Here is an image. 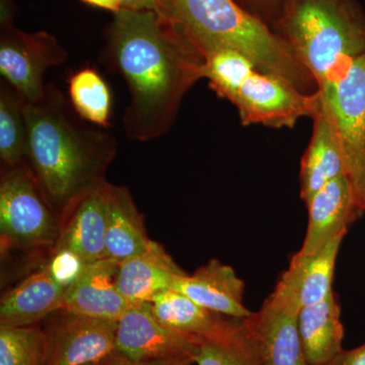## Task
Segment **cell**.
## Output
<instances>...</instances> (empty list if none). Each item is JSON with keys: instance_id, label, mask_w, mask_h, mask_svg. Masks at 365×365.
<instances>
[{"instance_id": "obj_33", "label": "cell", "mask_w": 365, "mask_h": 365, "mask_svg": "<svg viewBox=\"0 0 365 365\" xmlns=\"http://www.w3.org/2000/svg\"><path fill=\"white\" fill-rule=\"evenodd\" d=\"M14 6L13 0H1V28L13 26Z\"/></svg>"}, {"instance_id": "obj_16", "label": "cell", "mask_w": 365, "mask_h": 365, "mask_svg": "<svg viewBox=\"0 0 365 365\" xmlns=\"http://www.w3.org/2000/svg\"><path fill=\"white\" fill-rule=\"evenodd\" d=\"M109 185L106 182L86 194L63 216L55 249L71 250L86 263L107 258L106 228Z\"/></svg>"}, {"instance_id": "obj_7", "label": "cell", "mask_w": 365, "mask_h": 365, "mask_svg": "<svg viewBox=\"0 0 365 365\" xmlns=\"http://www.w3.org/2000/svg\"><path fill=\"white\" fill-rule=\"evenodd\" d=\"M300 309L294 288L282 273L261 309L247 318L261 365H309L299 334Z\"/></svg>"}, {"instance_id": "obj_9", "label": "cell", "mask_w": 365, "mask_h": 365, "mask_svg": "<svg viewBox=\"0 0 365 365\" xmlns=\"http://www.w3.org/2000/svg\"><path fill=\"white\" fill-rule=\"evenodd\" d=\"M46 365L98 364L116 353L117 322L58 309L40 324Z\"/></svg>"}, {"instance_id": "obj_18", "label": "cell", "mask_w": 365, "mask_h": 365, "mask_svg": "<svg viewBox=\"0 0 365 365\" xmlns=\"http://www.w3.org/2000/svg\"><path fill=\"white\" fill-rule=\"evenodd\" d=\"M162 245L153 241L150 250L120 262L117 287L131 304L150 302L158 292L170 289L186 275Z\"/></svg>"}, {"instance_id": "obj_12", "label": "cell", "mask_w": 365, "mask_h": 365, "mask_svg": "<svg viewBox=\"0 0 365 365\" xmlns=\"http://www.w3.org/2000/svg\"><path fill=\"white\" fill-rule=\"evenodd\" d=\"M309 222L299 253L312 256L348 228L365 212L359 189L349 174L327 184L306 204Z\"/></svg>"}, {"instance_id": "obj_35", "label": "cell", "mask_w": 365, "mask_h": 365, "mask_svg": "<svg viewBox=\"0 0 365 365\" xmlns=\"http://www.w3.org/2000/svg\"><path fill=\"white\" fill-rule=\"evenodd\" d=\"M88 365H103V361L98 362V364H88Z\"/></svg>"}, {"instance_id": "obj_31", "label": "cell", "mask_w": 365, "mask_h": 365, "mask_svg": "<svg viewBox=\"0 0 365 365\" xmlns=\"http://www.w3.org/2000/svg\"><path fill=\"white\" fill-rule=\"evenodd\" d=\"M81 1H83V4H88V6L112 11L114 14L123 9L121 0H81Z\"/></svg>"}, {"instance_id": "obj_20", "label": "cell", "mask_w": 365, "mask_h": 365, "mask_svg": "<svg viewBox=\"0 0 365 365\" xmlns=\"http://www.w3.org/2000/svg\"><path fill=\"white\" fill-rule=\"evenodd\" d=\"M299 329L309 365H329L344 350L341 307L334 290L318 304L300 309Z\"/></svg>"}, {"instance_id": "obj_6", "label": "cell", "mask_w": 365, "mask_h": 365, "mask_svg": "<svg viewBox=\"0 0 365 365\" xmlns=\"http://www.w3.org/2000/svg\"><path fill=\"white\" fill-rule=\"evenodd\" d=\"M239 112L244 126L294 128L302 118H313L321 107L318 91H300L275 74L250 69L227 98Z\"/></svg>"}, {"instance_id": "obj_17", "label": "cell", "mask_w": 365, "mask_h": 365, "mask_svg": "<svg viewBox=\"0 0 365 365\" xmlns=\"http://www.w3.org/2000/svg\"><path fill=\"white\" fill-rule=\"evenodd\" d=\"M66 288L41 265L0 300V326L39 325L47 317L62 309Z\"/></svg>"}, {"instance_id": "obj_19", "label": "cell", "mask_w": 365, "mask_h": 365, "mask_svg": "<svg viewBox=\"0 0 365 365\" xmlns=\"http://www.w3.org/2000/svg\"><path fill=\"white\" fill-rule=\"evenodd\" d=\"M143 213L134 203L126 187L109 185L108 193L106 253L107 258L120 262L139 256L150 250Z\"/></svg>"}, {"instance_id": "obj_8", "label": "cell", "mask_w": 365, "mask_h": 365, "mask_svg": "<svg viewBox=\"0 0 365 365\" xmlns=\"http://www.w3.org/2000/svg\"><path fill=\"white\" fill-rule=\"evenodd\" d=\"M66 59V50L51 34L26 33L14 25L1 28L0 73L26 102L43 98L45 72Z\"/></svg>"}, {"instance_id": "obj_24", "label": "cell", "mask_w": 365, "mask_h": 365, "mask_svg": "<svg viewBox=\"0 0 365 365\" xmlns=\"http://www.w3.org/2000/svg\"><path fill=\"white\" fill-rule=\"evenodd\" d=\"M26 101L6 81L0 88V160L1 169L26 163L28 127Z\"/></svg>"}, {"instance_id": "obj_21", "label": "cell", "mask_w": 365, "mask_h": 365, "mask_svg": "<svg viewBox=\"0 0 365 365\" xmlns=\"http://www.w3.org/2000/svg\"><path fill=\"white\" fill-rule=\"evenodd\" d=\"M150 307L163 325L198 339H216L240 319L209 311L173 288L158 292L151 300Z\"/></svg>"}, {"instance_id": "obj_27", "label": "cell", "mask_w": 365, "mask_h": 365, "mask_svg": "<svg viewBox=\"0 0 365 365\" xmlns=\"http://www.w3.org/2000/svg\"><path fill=\"white\" fill-rule=\"evenodd\" d=\"M86 264L71 250L55 249L42 265L47 269L53 279L67 290L78 279Z\"/></svg>"}, {"instance_id": "obj_28", "label": "cell", "mask_w": 365, "mask_h": 365, "mask_svg": "<svg viewBox=\"0 0 365 365\" xmlns=\"http://www.w3.org/2000/svg\"><path fill=\"white\" fill-rule=\"evenodd\" d=\"M193 356L189 354L178 355V356L167 357L155 360H145V361H133L122 356V355L114 353L110 355L105 360H103V365H193Z\"/></svg>"}, {"instance_id": "obj_5", "label": "cell", "mask_w": 365, "mask_h": 365, "mask_svg": "<svg viewBox=\"0 0 365 365\" xmlns=\"http://www.w3.org/2000/svg\"><path fill=\"white\" fill-rule=\"evenodd\" d=\"M62 220L52 207L28 163L1 169L0 251L21 252L44 262L56 248Z\"/></svg>"}, {"instance_id": "obj_26", "label": "cell", "mask_w": 365, "mask_h": 365, "mask_svg": "<svg viewBox=\"0 0 365 365\" xmlns=\"http://www.w3.org/2000/svg\"><path fill=\"white\" fill-rule=\"evenodd\" d=\"M0 365H46L42 327L0 326Z\"/></svg>"}, {"instance_id": "obj_13", "label": "cell", "mask_w": 365, "mask_h": 365, "mask_svg": "<svg viewBox=\"0 0 365 365\" xmlns=\"http://www.w3.org/2000/svg\"><path fill=\"white\" fill-rule=\"evenodd\" d=\"M119 263L106 258L88 263L64 294L62 309L91 318L118 322L132 306L117 287Z\"/></svg>"}, {"instance_id": "obj_11", "label": "cell", "mask_w": 365, "mask_h": 365, "mask_svg": "<svg viewBox=\"0 0 365 365\" xmlns=\"http://www.w3.org/2000/svg\"><path fill=\"white\" fill-rule=\"evenodd\" d=\"M199 340L160 323L150 302L132 304L117 322L116 353L133 361L193 356Z\"/></svg>"}, {"instance_id": "obj_2", "label": "cell", "mask_w": 365, "mask_h": 365, "mask_svg": "<svg viewBox=\"0 0 365 365\" xmlns=\"http://www.w3.org/2000/svg\"><path fill=\"white\" fill-rule=\"evenodd\" d=\"M26 163L60 217L106 181L117 140L108 129L81 122L71 102L52 83L37 102L25 104Z\"/></svg>"}, {"instance_id": "obj_15", "label": "cell", "mask_w": 365, "mask_h": 365, "mask_svg": "<svg viewBox=\"0 0 365 365\" xmlns=\"http://www.w3.org/2000/svg\"><path fill=\"white\" fill-rule=\"evenodd\" d=\"M173 289L187 295L199 306L223 316L246 319L253 314L244 304V280L234 268L217 259H211L191 275L186 274L180 277Z\"/></svg>"}, {"instance_id": "obj_29", "label": "cell", "mask_w": 365, "mask_h": 365, "mask_svg": "<svg viewBox=\"0 0 365 365\" xmlns=\"http://www.w3.org/2000/svg\"><path fill=\"white\" fill-rule=\"evenodd\" d=\"M250 13L270 26L282 0H237Z\"/></svg>"}, {"instance_id": "obj_10", "label": "cell", "mask_w": 365, "mask_h": 365, "mask_svg": "<svg viewBox=\"0 0 365 365\" xmlns=\"http://www.w3.org/2000/svg\"><path fill=\"white\" fill-rule=\"evenodd\" d=\"M322 102L332 116L353 181L365 173V52L333 86Z\"/></svg>"}, {"instance_id": "obj_22", "label": "cell", "mask_w": 365, "mask_h": 365, "mask_svg": "<svg viewBox=\"0 0 365 365\" xmlns=\"http://www.w3.org/2000/svg\"><path fill=\"white\" fill-rule=\"evenodd\" d=\"M347 232H341L331 240L318 253L302 256L297 252L284 271L292 283L300 307L318 304L333 292L332 284L336 261L343 239Z\"/></svg>"}, {"instance_id": "obj_25", "label": "cell", "mask_w": 365, "mask_h": 365, "mask_svg": "<svg viewBox=\"0 0 365 365\" xmlns=\"http://www.w3.org/2000/svg\"><path fill=\"white\" fill-rule=\"evenodd\" d=\"M197 365H261L247 318L216 339H200L193 355Z\"/></svg>"}, {"instance_id": "obj_30", "label": "cell", "mask_w": 365, "mask_h": 365, "mask_svg": "<svg viewBox=\"0 0 365 365\" xmlns=\"http://www.w3.org/2000/svg\"><path fill=\"white\" fill-rule=\"evenodd\" d=\"M329 365H365V343L354 349L343 350Z\"/></svg>"}, {"instance_id": "obj_1", "label": "cell", "mask_w": 365, "mask_h": 365, "mask_svg": "<svg viewBox=\"0 0 365 365\" xmlns=\"http://www.w3.org/2000/svg\"><path fill=\"white\" fill-rule=\"evenodd\" d=\"M107 51L130 93L123 117L127 137L148 141L165 135L185 95L204 78L202 53L160 11L127 9L115 14Z\"/></svg>"}, {"instance_id": "obj_32", "label": "cell", "mask_w": 365, "mask_h": 365, "mask_svg": "<svg viewBox=\"0 0 365 365\" xmlns=\"http://www.w3.org/2000/svg\"><path fill=\"white\" fill-rule=\"evenodd\" d=\"M121 1L123 9L158 11V0H121Z\"/></svg>"}, {"instance_id": "obj_23", "label": "cell", "mask_w": 365, "mask_h": 365, "mask_svg": "<svg viewBox=\"0 0 365 365\" xmlns=\"http://www.w3.org/2000/svg\"><path fill=\"white\" fill-rule=\"evenodd\" d=\"M67 83L69 102L76 114L98 128L111 127V91L97 69L83 67L73 72Z\"/></svg>"}, {"instance_id": "obj_3", "label": "cell", "mask_w": 365, "mask_h": 365, "mask_svg": "<svg viewBox=\"0 0 365 365\" xmlns=\"http://www.w3.org/2000/svg\"><path fill=\"white\" fill-rule=\"evenodd\" d=\"M158 11L186 34L199 51L228 49L248 57L259 71L314 93L316 81L271 26L237 0H158Z\"/></svg>"}, {"instance_id": "obj_34", "label": "cell", "mask_w": 365, "mask_h": 365, "mask_svg": "<svg viewBox=\"0 0 365 365\" xmlns=\"http://www.w3.org/2000/svg\"><path fill=\"white\" fill-rule=\"evenodd\" d=\"M355 186L359 189L360 195L362 197V200H364V206H365V174L360 176L356 181H354Z\"/></svg>"}, {"instance_id": "obj_14", "label": "cell", "mask_w": 365, "mask_h": 365, "mask_svg": "<svg viewBox=\"0 0 365 365\" xmlns=\"http://www.w3.org/2000/svg\"><path fill=\"white\" fill-rule=\"evenodd\" d=\"M313 120V134L300 163V198L304 204L327 184L348 174L339 131L322 100Z\"/></svg>"}, {"instance_id": "obj_4", "label": "cell", "mask_w": 365, "mask_h": 365, "mask_svg": "<svg viewBox=\"0 0 365 365\" xmlns=\"http://www.w3.org/2000/svg\"><path fill=\"white\" fill-rule=\"evenodd\" d=\"M271 29L326 96L365 52V14L357 0H282Z\"/></svg>"}]
</instances>
